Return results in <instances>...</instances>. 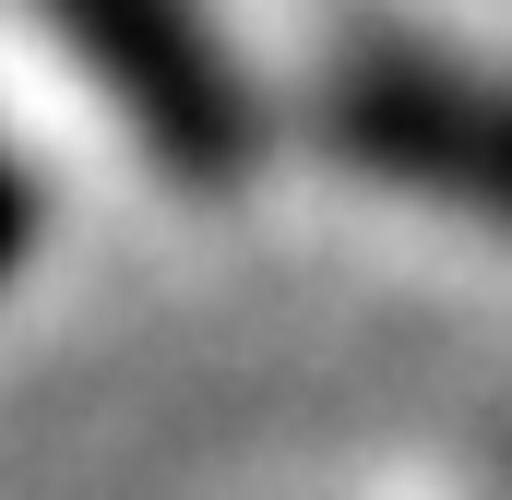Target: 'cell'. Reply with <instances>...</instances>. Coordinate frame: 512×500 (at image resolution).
Listing matches in <instances>:
<instances>
[{"label": "cell", "instance_id": "cell-1", "mask_svg": "<svg viewBox=\"0 0 512 500\" xmlns=\"http://www.w3.org/2000/svg\"><path fill=\"white\" fill-rule=\"evenodd\" d=\"M322 155L382 179L405 203H441V215H477L512 227V72L501 60H465L441 36H346L322 60Z\"/></svg>", "mask_w": 512, "mask_h": 500}, {"label": "cell", "instance_id": "cell-2", "mask_svg": "<svg viewBox=\"0 0 512 500\" xmlns=\"http://www.w3.org/2000/svg\"><path fill=\"white\" fill-rule=\"evenodd\" d=\"M72 72L179 191H239L262 167V96L215 24V0H36Z\"/></svg>", "mask_w": 512, "mask_h": 500}, {"label": "cell", "instance_id": "cell-3", "mask_svg": "<svg viewBox=\"0 0 512 500\" xmlns=\"http://www.w3.org/2000/svg\"><path fill=\"white\" fill-rule=\"evenodd\" d=\"M36 239H48V179L12 155V131H0V286L36 262Z\"/></svg>", "mask_w": 512, "mask_h": 500}]
</instances>
